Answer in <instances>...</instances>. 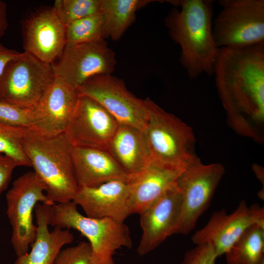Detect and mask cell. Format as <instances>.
Segmentation results:
<instances>
[{"label":"cell","mask_w":264,"mask_h":264,"mask_svg":"<svg viewBox=\"0 0 264 264\" xmlns=\"http://www.w3.org/2000/svg\"><path fill=\"white\" fill-rule=\"evenodd\" d=\"M46 189L37 174L29 171L15 179L6 194V214L12 228L11 243L17 257L27 253L35 239L37 226L33 215L36 205L55 204L44 194Z\"/></svg>","instance_id":"cell-6"},{"label":"cell","mask_w":264,"mask_h":264,"mask_svg":"<svg viewBox=\"0 0 264 264\" xmlns=\"http://www.w3.org/2000/svg\"><path fill=\"white\" fill-rule=\"evenodd\" d=\"M217 257L210 244L196 245L185 253L181 264H215Z\"/></svg>","instance_id":"cell-29"},{"label":"cell","mask_w":264,"mask_h":264,"mask_svg":"<svg viewBox=\"0 0 264 264\" xmlns=\"http://www.w3.org/2000/svg\"><path fill=\"white\" fill-rule=\"evenodd\" d=\"M151 0H102L103 14L108 37L113 41L120 39L134 22L136 11Z\"/></svg>","instance_id":"cell-22"},{"label":"cell","mask_w":264,"mask_h":264,"mask_svg":"<svg viewBox=\"0 0 264 264\" xmlns=\"http://www.w3.org/2000/svg\"><path fill=\"white\" fill-rule=\"evenodd\" d=\"M186 168L153 160L142 172L132 177V214H139L175 187Z\"/></svg>","instance_id":"cell-19"},{"label":"cell","mask_w":264,"mask_h":264,"mask_svg":"<svg viewBox=\"0 0 264 264\" xmlns=\"http://www.w3.org/2000/svg\"><path fill=\"white\" fill-rule=\"evenodd\" d=\"M224 173L221 164H204L200 160L185 169L177 183L182 201L173 234L186 235L194 228L208 208Z\"/></svg>","instance_id":"cell-9"},{"label":"cell","mask_w":264,"mask_h":264,"mask_svg":"<svg viewBox=\"0 0 264 264\" xmlns=\"http://www.w3.org/2000/svg\"><path fill=\"white\" fill-rule=\"evenodd\" d=\"M213 75L231 127L242 135L262 141L264 42L219 48Z\"/></svg>","instance_id":"cell-1"},{"label":"cell","mask_w":264,"mask_h":264,"mask_svg":"<svg viewBox=\"0 0 264 264\" xmlns=\"http://www.w3.org/2000/svg\"><path fill=\"white\" fill-rule=\"evenodd\" d=\"M28 129L0 122V154L10 157L19 166L31 167L22 146L23 139Z\"/></svg>","instance_id":"cell-25"},{"label":"cell","mask_w":264,"mask_h":264,"mask_svg":"<svg viewBox=\"0 0 264 264\" xmlns=\"http://www.w3.org/2000/svg\"><path fill=\"white\" fill-rule=\"evenodd\" d=\"M50 206L38 203L35 208L36 236L31 249L18 257L13 264H54L62 247L74 240L69 229L54 227L50 231L48 217Z\"/></svg>","instance_id":"cell-20"},{"label":"cell","mask_w":264,"mask_h":264,"mask_svg":"<svg viewBox=\"0 0 264 264\" xmlns=\"http://www.w3.org/2000/svg\"><path fill=\"white\" fill-rule=\"evenodd\" d=\"M21 53V52L6 48L0 44V77L7 64Z\"/></svg>","instance_id":"cell-31"},{"label":"cell","mask_w":264,"mask_h":264,"mask_svg":"<svg viewBox=\"0 0 264 264\" xmlns=\"http://www.w3.org/2000/svg\"><path fill=\"white\" fill-rule=\"evenodd\" d=\"M119 125L97 102L79 94L65 133L73 147L107 150Z\"/></svg>","instance_id":"cell-13"},{"label":"cell","mask_w":264,"mask_h":264,"mask_svg":"<svg viewBox=\"0 0 264 264\" xmlns=\"http://www.w3.org/2000/svg\"><path fill=\"white\" fill-rule=\"evenodd\" d=\"M17 166L19 165L15 160L0 154V194L7 189L13 171Z\"/></svg>","instance_id":"cell-30"},{"label":"cell","mask_w":264,"mask_h":264,"mask_svg":"<svg viewBox=\"0 0 264 264\" xmlns=\"http://www.w3.org/2000/svg\"><path fill=\"white\" fill-rule=\"evenodd\" d=\"M181 201V192L176 184L139 214L142 232L137 250L139 255L150 253L173 235Z\"/></svg>","instance_id":"cell-17"},{"label":"cell","mask_w":264,"mask_h":264,"mask_svg":"<svg viewBox=\"0 0 264 264\" xmlns=\"http://www.w3.org/2000/svg\"><path fill=\"white\" fill-rule=\"evenodd\" d=\"M79 96L76 88L55 77L36 107L31 110L30 129L48 137L65 133Z\"/></svg>","instance_id":"cell-14"},{"label":"cell","mask_w":264,"mask_h":264,"mask_svg":"<svg viewBox=\"0 0 264 264\" xmlns=\"http://www.w3.org/2000/svg\"><path fill=\"white\" fill-rule=\"evenodd\" d=\"M66 44H74L105 40L109 38L101 13L75 21L66 26Z\"/></svg>","instance_id":"cell-24"},{"label":"cell","mask_w":264,"mask_h":264,"mask_svg":"<svg viewBox=\"0 0 264 264\" xmlns=\"http://www.w3.org/2000/svg\"><path fill=\"white\" fill-rule=\"evenodd\" d=\"M8 26L7 4L0 0V38L4 34Z\"/></svg>","instance_id":"cell-32"},{"label":"cell","mask_w":264,"mask_h":264,"mask_svg":"<svg viewBox=\"0 0 264 264\" xmlns=\"http://www.w3.org/2000/svg\"><path fill=\"white\" fill-rule=\"evenodd\" d=\"M213 20L218 48L243 47L264 42V0H220Z\"/></svg>","instance_id":"cell-8"},{"label":"cell","mask_w":264,"mask_h":264,"mask_svg":"<svg viewBox=\"0 0 264 264\" xmlns=\"http://www.w3.org/2000/svg\"><path fill=\"white\" fill-rule=\"evenodd\" d=\"M23 149L34 172L46 186V195L54 203L72 201L78 188L71 151L65 132L45 136L28 129Z\"/></svg>","instance_id":"cell-3"},{"label":"cell","mask_w":264,"mask_h":264,"mask_svg":"<svg viewBox=\"0 0 264 264\" xmlns=\"http://www.w3.org/2000/svg\"><path fill=\"white\" fill-rule=\"evenodd\" d=\"M144 100L147 118L143 131L153 160L185 168L199 160L192 128L149 98Z\"/></svg>","instance_id":"cell-5"},{"label":"cell","mask_w":264,"mask_h":264,"mask_svg":"<svg viewBox=\"0 0 264 264\" xmlns=\"http://www.w3.org/2000/svg\"><path fill=\"white\" fill-rule=\"evenodd\" d=\"M71 154L78 186L92 187L132 179L108 150L73 147Z\"/></svg>","instance_id":"cell-18"},{"label":"cell","mask_w":264,"mask_h":264,"mask_svg":"<svg viewBox=\"0 0 264 264\" xmlns=\"http://www.w3.org/2000/svg\"><path fill=\"white\" fill-rule=\"evenodd\" d=\"M102 0H56L53 8L61 22L69 23L101 12Z\"/></svg>","instance_id":"cell-26"},{"label":"cell","mask_w":264,"mask_h":264,"mask_svg":"<svg viewBox=\"0 0 264 264\" xmlns=\"http://www.w3.org/2000/svg\"><path fill=\"white\" fill-rule=\"evenodd\" d=\"M77 89L79 94L88 96L100 104L119 124L144 130L147 118L145 100L130 91L121 79L111 74L98 75Z\"/></svg>","instance_id":"cell-11"},{"label":"cell","mask_w":264,"mask_h":264,"mask_svg":"<svg viewBox=\"0 0 264 264\" xmlns=\"http://www.w3.org/2000/svg\"><path fill=\"white\" fill-rule=\"evenodd\" d=\"M48 223L54 227L75 229L85 237L90 245L94 264H115L116 251L132 246L129 227L124 222L84 216L72 201L50 206Z\"/></svg>","instance_id":"cell-4"},{"label":"cell","mask_w":264,"mask_h":264,"mask_svg":"<svg viewBox=\"0 0 264 264\" xmlns=\"http://www.w3.org/2000/svg\"><path fill=\"white\" fill-rule=\"evenodd\" d=\"M225 255L228 264H264V224L248 228Z\"/></svg>","instance_id":"cell-23"},{"label":"cell","mask_w":264,"mask_h":264,"mask_svg":"<svg viewBox=\"0 0 264 264\" xmlns=\"http://www.w3.org/2000/svg\"><path fill=\"white\" fill-rule=\"evenodd\" d=\"M31 110L0 102V122L13 126L30 129Z\"/></svg>","instance_id":"cell-28"},{"label":"cell","mask_w":264,"mask_h":264,"mask_svg":"<svg viewBox=\"0 0 264 264\" xmlns=\"http://www.w3.org/2000/svg\"><path fill=\"white\" fill-rule=\"evenodd\" d=\"M107 150L132 177L153 161L143 131L130 126L119 124Z\"/></svg>","instance_id":"cell-21"},{"label":"cell","mask_w":264,"mask_h":264,"mask_svg":"<svg viewBox=\"0 0 264 264\" xmlns=\"http://www.w3.org/2000/svg\"><path fill=\"white\" fill-rule=\"evenodd\" d=\"M174 6L165 23L172 40L180 48V62L188 77L212 75L219 48L212 31V0L168 1Z\"/></svg>","instance_id":"cell-2"},{"label":"cell","mask_w":264,"mask_h":264,"mask_svg":"<svg viewBox=\"0 0 264 264\" xmlns=\"http://www.w3.org/2000/svg\"><path fill=\"white\" fill-rule=\"evenodd\" d=\"M132 187L131 180L110 181L92 187L78 186L72 201L88 217L124 222L132 214Z\"/></svg>","instance_id":"cell-15"},{"label":"cell","mask_w":264,"mask_h":264,"mask_svg":"<svg viewBox=\"0 0 264 264\" xmlns=\"http://www.w3.org/2000/svg\"><path fill=\"white\" fill-rule=\"evenodd\" d=\"M264 224V210L258 204L248 207L242 200L237 208L228 214L224 209L214 211L207 224L192 237L196 245L209 244L217 257L226 254L250 227Z\"/></svg>","instance_id":"cell-12"},{"label":"cell","mask_w":264,"mask_h":264,"mask_svg":"<svg viewBox=\"0 0 264 264\" xmlns=\"http://www.w3.org/2000/svg\"><path fill=\"white\" fill-rule=\"evenodd\" d=\"M55 78L51 64L22 52L7 64L0 77V102L32 110Z\"/></svg>","instance_id":"cell-7"},{"label":"cell","mask_w":264,"mask_h":264,"mask_svg":"<svg viewBox=\"0 0 264 264\" xmlns=\"http://www.w3.org/2000/svg\"><path fill=\"white\" fill-rule=\"evenodd\" d=\"M23 36L24 51L50 64L59 57L66 44V26L53 7L30 16L25 23Z\"/></svg>","instance_id":"cell-16"},{"label":"cell","mask_w":264,"mask_h":264,"mask_svg":"<svg viewBox=\"0 0 264 264\" xmlns=\"http://www.w3.org/2000/svg\"><path fill=\"white\" fill-rule=\"evenodd\" d=\"M116 63L114 52L102 40L66 44L51 65L55 77L77 88L95 76L111 74Z\"/></svg>","instance_id":"cell-10"},{"label":"cell","mask_w":264,"mask_h":264,"mask_svg":"<svg viewBox=\"0 0 264 264\" xmlns=\"http://www.w3.org/2000/svg\"><path fill=\"white\" fill-rule=\"evenodd\" d=\"M54 264H94L91 248L88 242L61 250Z\"/></svg>","instance_id":"cell-27"}]
</instances>
